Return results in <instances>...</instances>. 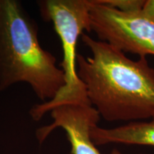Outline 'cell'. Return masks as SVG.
<instances>
[{
  "label": "cell",
  "instance_id": "obj_4",
  "mask_svg": "<svg viewBox=\"0 0 154 154\" xmlns=\"http://www.w3.org/2000/svg\"><path fill=\"white\" fill-rule=\"evenodd\" d=\"M90 32L124 53L154 56V21L141 11L122 12L91 0Z\"/></svg>",
  "mask_w": 154,
  "mask_h": 154
},
{
  "label": "cell",
  "instance_id": "obj_1",
  "mask_svg": "<svg viewBox=\"0 0 154 154\" xmlns=\"http://www.w3.org/2000/svg\"><path fill=\"white\" fill-rule=\"evenodd\" d=\"M91 57L77 54L76 70L88 101L107 121H138L154 116V68L146 57L133 60L107 42L86 34Z\"/></svg>",
  "mask_w": 154,
  "mask_h": 154
},
{
  "label": "cell",
  "instance_id": "obj_7",
  "mask_svg": "<svg viewBox=\"0 0 154 154\" xmlns=\"http://www.w3.org/2000/svg\"><path fill=\"white\" fill-rule=\"evenodd\" d=\"M103 5L126 13L141 11L145 0H101Z\"/></svg>",
  "mask_w": 154,
  "mask_h": 154
},
{
  "label": "cell",
  "instance_id": "obj_9",
  "mask_svg": "<svg viewBox=\"0 0 154 154\" xmlns=\"http://www.w3.org/2000/svg\"><path fill=\"white\" fill-rule=\"evenodd\" d=\"M110 154H122L121 151H119L118 149H113L112 151L111 152Z\"/></svg>",
  "mask_w": 154,
  "mask_h": 154
},
{
  "label": "cell",
  "instance_id": "obj_2",
  "mask_svg": "<svg viewBox=\"0 0 154 154\" xmlns=\"http://www.w3.org/2000/svg\"><path fill=\"white\" fill-rule=\"evenodd\" d=\"M34 19L17 0H0V92L18 83L30 86L42 103L65 85L62 69L42 47Z\"/></svg>",
  "mask_w": 154,
  "mask_h": 154
},
{
  "label": "cell",
  "instance_id": "obj_8",
  "mask_svg": "<svg viewBox=\"0 0 154 154\" xmlns=\"http://www.w3.org/2000/svg\"><path fill=\"white\" fill-rule=\"evenodd\" d=\"M141 12L146 17L154 21V0H145Z\"/></svg>",
  "mask_w": 154,
  "mask_h": 154
},
{
  "label": "cell",
  "instance_id": "obj_5",
  "mask_svg": "<svg viewBox=\"0 0 154 154\" xmlns=\"http://www.w3.org/2000/svg\"><path fill=\"white\" fill-rule=\"evenodd\" d=\"M50 113L52 124L36 131L40 143L54 130L61 128L72 146V154H101L90 137V131L97 126L101 116L90 103H66L54 108Z\"/></svg>",
  "mask_w": 154,
  "mask_h": 154
},
{
  "label": "cell",
  "instance_id": "obj_6",
  "mask_svg": "<svg viewBox=\"0 0 154 154\" xmlns=\"http://www.w3.org/2000/svg\"><path fill=\"white\" fill-rule=\"evenodd\" d=\"M90 137L95 145L109 143L154 146V116L149 121H132L112 128L94 126Z\"/></svg>",
  "mask_w": 154,
  "mask_h": 154
},
{
  "label": "cell",
  "instance_id": "obj_3",
  "mask_svg": "<svg viewBox=\"0 0 154 154\" xmlns=\"http://www.w3.org/2000/svg\"><path fill=\"white\" fill-rule=\"evenodd\" d=\"M37 5L41 17L46 22L53 23L61 39L63 49L61 66L65 85L52 100L32 107L29 114L34 121H39L59 106L90 103L85 86L77 75L76 44L83 32H90L91 0H41Z\"/></svg>",
  "mask_w": 154,
  "mask_h": 154
}]
</instances>
